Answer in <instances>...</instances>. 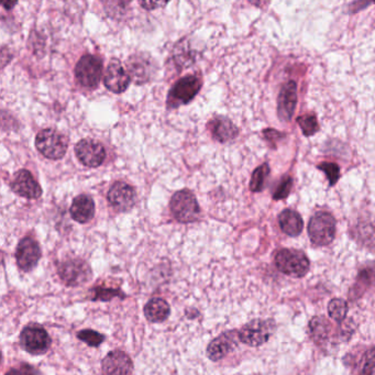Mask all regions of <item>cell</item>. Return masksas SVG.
Masks as SVG:
<instances>
[{"label": "cell", "instance_id": "1", "mask_svg": "<svg viewBox=\"0 0 375 375\" xmlns=\"http://www.w3.org/2000/svg\"><path fill=\"white\" fill-rule=\"evenodd\" d=\"M278 271L292 278H303L309 270V260L305 253L294 249H283L276 256Z\"/></svg>", "mask_w": 375, "mask_h": 375}, {"label": "cell", "instance_id": "2", "mask_svg": "<svg viewBox=\"0 0 375 375\" xmlns=\"http://www.w3.org/2000/svg\"><path fill=\"white\" fill-rule=\"evenodd\" d=\"M36 147L41 154L51 160H60L65 156L69 140L54 129H45L36 134Z\"/></svg>", "mask_w": 375, "mask_h": 375}, {"label": "cell", "instance_id": "3", "mask_svg": "<svg viewBox=\"0 0 375 375\" xmlns=\"http://www.w3.org/2000/svg\"><path fill=\"white\" fill-rule=\"evenodd\" d=\"M309 234L314 245H329L336 236V220L334 216L325 211L316 213L309 221Z\"/></svg>", "mask_w": 375, "mask_h": 375}, {"label": "cell", "instance_id": "4", "mask_svg": "<svg viewBox=\"0 0 375 375\" xmlns=\"http://www.w3.org/2000/svg\"><path fill=\"white\" fill-rule=\"evenodd\" d=\"M171 211L180 223H193L200 214L197 199L189 189L178 191L171 199Z\"/></svg>", "mask_w": 375, "mask_h": 375}, {"label": "cell", "instance_id": "5", "mask_svg": "<svg viewBox=\"0 0 375 375\" xmlns=\"http://www.w3.org/2000/svg\"><path fill=\"white\" fill-rule=\"evenodd\" d=\"M202 87V81L197 76L186 75L178 80L167 97V106L170 108H176L182 105H186L194 99Z\"/></svg>", "mask_w": 375, "mask_h": 375}, {"label": "cell", "instance_id": "6", "mask_svg": "<svg viewBox=\"0 0 375 375\" xmlns=\"http://www.w3.org/2000/svg\"><path fill=\"white\" fill-rule=\"evenodd\" d=\"M103 74V63L97 56L85 54L77 62L75 76L82 86L96 88Z\"/></svg>", "mask_w": 375, "mask_h": 375}, {"label": "cell", "instance_id": "7", "mask_svg": "<svg viewBox=\"0 0 375 375\" xmlns=\"http://www.w3.org/2000/svg\"><path fill=\"white\" fill-rule=\"evenodd\" d=\"M274 329L273 320H252L239 331V339L250 347H258L269 340Z\"/></svg>", "mask_w": 375, "mask_h": 375}, {"label": "cell", "instance_id": "8", "mask_svg": "<svg viewBox=\"0 0 375 375\" xmlns=\"http://www.w3.org/2000/svg\"><path fill=\"white\" fill-rule=\"evenodd\" d=\"M59 276L69 287H78L90 280L92 271L81 258H71L60 264Z\"/></svg>", "mask_w": 375, "mask_h": 375}, {"label": "cell", "instance_id": "9", "mask_svg": "<svg viewBox=\"0 0 375 375\" xmlns=\"http://www.w3.org/2000/svg\"><path fill=\"white\" fill-rule=\"evenodd\" d=\"M127 69L131 80L136 84H145L150 81L156 73V63L147 53H138L131 56L127 61Z\"/></svg>", "mask_w": 375, "mask_h": 375}, {"label": "cell", "instance_id": "10", "mask_svg": "<svg viewBox=\"0 0 375 375\" xmlns=\"http://www.w3.org/2000/svg\"><path fill=\"white\" fill-rule=\"evenodd\" d=\"M20 342L31 354H43L51 347V338L45 329L36 326H30L23 329L20 335Z\"/></svg>", "mask_w": 375, "mask_h": 375}, {"label": "cell", "instance_id": "11", "mask_svg": "<svg viewBox=\"0 0 375 375\" xmlns=\"http://www.w3.org/2000/svg\"><path fill=\"white\" fill-rule=\"evenodd\" d=\"M75 154L82 165L88 167H98L106 158L105 147L99 142L83 139L75 145Z\"/></svg>", "mask_w": 375, "mask_h": 375}, {"label": "cell", "instance_id": "12", "mask_svg": "<svg viewBox=\"0 0 375 375\" xmlns=\"http://www.w3.org/2000/svg\"><path fill=\"white\" fill-rule=\"evenodd\" d=\"M41 258V249L36 240L25 237L17 247L16 260L18 267L25 272L32 270Z\"/></svg>", "mask_w": 375, "mask_h": 375}, {"label": "cell", "instance_id": "13", "mask_svg": "<svg viewBox=\"0 0 375 375\" xmlns=\"http://www.w3.org/2000/svg\"><path fill=\"white\" fill-rule=\"evenodd\" d=\"M108 200L116 210H130L136 204V191L129 184L116 182L109 189Z\"/></svg>", "mask_w": 375, "mask_h": 375}, {"label": "cell", "instance_id": "14", "mask_svg": "<svg viewBox=\"0 0 375 375\" xmlns=\"http://www.w3.org/2000/svg\"><path fill=\"white\" fill-rule=\"evenodd\" d=\"M130 81L128 71L125 70V67L121 65L119 60H112L109 62L105 77H104V83L110 92L114 94L125 92V89L128 88Z\"/></svg>", "mask_w": 375, "mask_h": 375}, {"label": "cell", "instance_id": "15", "mask_svg": "<svg viewBox=\"0 0 375 375\" xmlns=\"http://www.w3.org/2000/svg\"><path fill=\"white\" fill-rule=\"evenodd\" d=\"M101 371L103 375H132L134 364L127 353L114 350L104 358Z\"/></svg>", "mask_w": 375, "mask_h": 375}, {"label": "cell", "instance_id": "16", "mask_svg": "<svg viewBox=\"0 0 375 375\" xmlns=\"http://www.w3.org/2000/svg\"><path fill=\"white\" fill-rule=\"evenodd\" d=\"M345 361L353 375H375V347L348 354Z\"/></svg>", "mask_w": 375, "mask_h": 375}, {"label": "cell", "instance_id": "17", "mask_svg": "<svg viewBox=\"0 0 375 375\" xmlns=\"http://www.w3.org/2000/svg\"><path fill=\"white\" fill-rule=\"evenodd\" d=\"M12 189L16 194L28 199H36L42 195L41 186L27 170H20L14 174Z\"/></svg>", "mask_w": 375, "mask_h": 375}, {"label": "cell", "instance_id": "18", "mask_svg": "<svg viewBox=\"0 0 375 375\" xmlns=\"http://www.w3.org/2000/svg\"><path fill=\"white\" fill-rule=\"evenodd\" d=\"M296 84L289 82L282 88L278 101V116L283 121H289L294 114L296 103H298V93Z\"/></svg>", "mask_w": 375, "mask_h": 375}, {"label": "cell", "instance_id": "19", "mask_svg": "<svg viewBox=\"0 0 375 375\" xmlns=\"http://www.w3.org/2000/svg\"><path fill=\"white\" fill-rule=\"evenodd\" d=\"M237 337L239 334L236 332H226L218 337L214 341L209 343L207 348V356L213 361H218L220 359L225 358L229 352L237 346Z\"/></svg>", "mask_w": 375, "mask_h": 375}, {"label": "cell", "instance_id": "20", "mask_svg": "<svg viewBox=\"0 0 375 375\" xmlns=\"http://www.w3.org/2000/svg\"><path fill=\"white\" fill-rule=\"evenodd\" d=\"M73 219L80 223H88L95 215V203L88 195H80L73 200L70 208Z\"/></svg>", "mask_w": 375, "mask_h": 375}, {"label": "cell", "instance_id": "21", "mask_svg": "<svg viewBox=\"0 0 375 375\" xmlns=\"http://www.w3.org/2000/svg\"><path fill=\"white\" fill-rule=\"evenodd\" d=\"M208 125L211 134L217 141H232L238 136V128L227 118L216 117L209 121Z\"/></svg>", "mask_w": 375, "mask_h": 375}, {"label": "cell", "instance_id": "22", "mask_svg": "<svg viewBox=\"0 0 375 375\" xmlns=\"http://www.w3.org/2000/svg\"><path fill=\"white\" fill-rule=\"evenodd\" d=\"M278 223L284 234H287V236L296 237L303 231V219L298 211L291 209L282 211L281 215L278 216Z\"/></svg>", "mask_w": 375, "mask_h": 375}, {"label": "cell", "instance_id": "23", "mask_svg": "<svg viewBox=\"0 0 375 375\" xmlns=\"http://www.w3.org/2000/svg\"><path fill=\"white\" fill-rule=\"evenodd\" d=\"M170 305L162 298H152L145 307V315L151 323H162L170 315Z\"/></svg>", "mask_w": 375, "mask_h": 375}, {"label": "cell", "instance_id": "24", "mask_svg": "<svg viewBox=\"0 0 375 375\" xmlns=\"http://www.w3.org/2000/svg\"><path fill=\"white\" fill-rule=\"evenodd\" d=\"M309 328H311V334L313 339L318 345L324 343L326 340L328 339L329 335H330V324L323 316L313 318L311 324H309Z\"/></svg>", "mask_w": 375, "mask_h": 375}, {"label": "cell", "instance_id": "25", "mask_svg": "<svg viewBox=\"0 0 375 375\" xmlns=\"http://www.w3.org/2000/svg\"><path fill=\"white\" fill-rule=\"evenodd\" d=\"M269 174H270V167H269V165H267V163L261 165V167H258V169L253 172L252 178H251V191L254 193L261 192Z\"/></svg>", "mask_w": 375, "mask_h": 375}, {"label": "cell", "instance_id": "26", "mask_svg": "<svg viewBox=\"0 0 375 375\" xmlns=\"http://www.w3.org/2000/svg\"><path fill=\"white\" fill-rule=\"evenodd\" d=\"M329 316L336 322H343L348 313V304L341 298H335L328 305Z\"/></svg>", "mask_w": 375, "mask_h": 375}, {"label": "cell", "instance_id": "27", "mask_svg": "<svg viewBox=\"0 0 375 375\" xmlns=\"http://www.w3.org/2000/svg\"><path fill=\"white\" fill-rule=\"evenodd\" d=\"M373 284H375V264H371L370 267H364L363 270H361L358 276L356 289L360 287L367 289Z\"/></svg>", "mask_w": 375, "mask_h": 375}, {"label": "cell", "instance_id": "28", "mask_svg": "<svg viewBox=\"0 0 375 375\" xmlns=\"http://www.w3.org/2000/svg\"><path fill=\"white\" fill-rule=\"evenodd\" d=\"M298 123L300 129L303 131V134L307 136L316 134L318 129H319L316 117L313 114H307V116L298 118Z\"/></svg>", "mask_w": 375, "mask_h": 375}, {"label": "cell", "instance_id": "29", "mask_svg": "<svg viewBox=\"0 0 375 375\" xmlns=\"http://www.w3.org/2000/svg\"><path fill=\"white\" fill-rule=\"evenodd\" d=\"M78 339H81L82 341L85 342L90 347H98L105 341V337L103 335H100L99 332L90 330V329H85L82 330L81 332L77 334Z\"/></svg>", "mask_w": 375, "mask_h": 375}, {"label": "cell", "instance_id": "30", "mask_svg": "<svg viewBox=\"0 0 375 375\" xmlns=\"http://www.w3.org/2000/svg\"><path fill=\"white\" fill-rule=\"evenodd\" d=\"M318 169L323 171V172H325L331 186H334L335 184H336L337 182H338V180H339L340 169L336 163L324 162L322 165H318Z\"/></svg>", "mask_w": 375, "mask_h": 375}, {"label": "cell", "instance_id": "31", "mask_svg": "<svg viewBox=\"0 0 375 375\" xmlns=\"http://www.w3.org/2000/svg\"><path fill=\"white\" fill-rule=\"evenodd\" d=\"M292 178H285V180L280 184V186L278 187L276 193L273 195V198H274V199H284V198H287V196H289V192H291V189H292Z\"/></svg>", "mask_w": 375, "mask_h": 375}, {"label": "cell", "instance_id": "32", "mask_svg": "<svg viewBox=\"0 0 375 375\" xmlns=\"http://www.w3.org/2000/svg\"><path fill=\"white\" fill-rule=\"evenodd\" d=\"M6 375H39V372L29 364H23L20 367L10 370Z\"/></svg>", "mask_w": 375, "mask_h": 375}, {"label": "cell", "instance_id": "33", "mask_svg": "<svg viewBox=\"0 0 375 375\" xmlns=\"http://www.w3.org/2000/svg\"><path fill=\"white\" fill-rule=\"evenodd\" d=\"M140 5L143 8L147 9V10H153V9H156V7L160 6V3H141Z\"/></svg>", "mask_w": 375, "mask_h": 375}, {"label": "cell", "instance_id": "34", "mask_svg": "<svg viewBox=\"0 0 375 375\" xmlns=\"http://www.w3.org/2000/svg\"><path fill=\"white\" fill-rule=\"evenodd\" d=\"M16 5H17V3H3V6L5 7V8L12 9V7L16 6Z\"/></svg>", "mask_w": 375, "mask_h": 375}]
</instances>
